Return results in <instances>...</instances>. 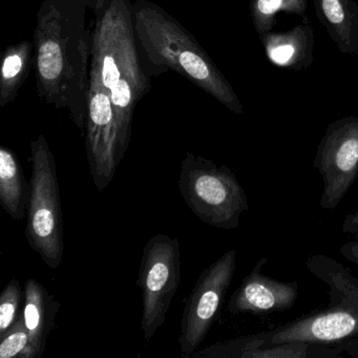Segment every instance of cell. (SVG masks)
<instances>
[{"label": "cell", "mask_w": 358, "mask_h": 358, "mask_svg": "<svg viewBox=\"0 0 358 358\" xmlns=\"http://www.w3.org/2000/svg\"><path fill=\"white\" fill-rule=\"evenodd\" d=\"M339 253L343 255V259L358 267V241H349L341 245Z\"/></svg>", "instance_id": "20"}, {"label": "cell", "mask_w": 358, "mask_h": 358, "mask_svg": "<svg viewBox=\"0 0 358 358\" xmlns=\"http://www.w3.org/2000/svg\"><path fill=\"white\" fill-rule=\"evenodd\" d=\"M180 282L179 241L167 234H156L144 247L137 278L142 291L141 329L146 343L166 320Z\"/></svg>", "instance_id": "7"}, {"label": "cell", "mask_w": 358, "mask_h": 358, "mask_svg": "<svg viewBox=\"0 0 358 358\" xmlns=\"http://www.w3.org/2000/svg\"><path fill=\"white\" fill-rule=\"evenodd\" d=\"M91 64L97 69L112 99L120 163L129 150L137 104L152 87L136 37L131 0H102Z\"/></svg>", "instance_id": "3"}, {"label": "cell", "mask_w": 358, "mask_h": 358, "mask_svg": "<svg viewBox=\"0 0 358 358\" xmlns=\"http://www.w3.org/2000/svg\"><path fill=\"white\" fill-rule=\"evenodd\" d=\"M35 64V45L29 41L9 45L0 66V106L5 108L17 97Z\"/></svg>", "instance_id": "16"}, {"label": "cell", "mask_w": 358, "mask_h": 358, "mask_svg": "<svg viewBox=\"0 0 358 358\" xmlns=\"http://www.w3.org/2000/svg\"><path fill=\"white\" fill-rule=\"evenodd\" d=\"M178 187L188 208L219 229L238 228L249 209L246 192L229 167L192 152L184 155Z\"/></svg>", "instance_id": "5"}, {"label": "cell", "mask_w": 358, "mask_h": 358, "mask_svg": "<svg viewBox=\"0 0 358 358\" xmlns=\"http://www.w3.org/2000/svg\"><path fill=\"white\" fill-rule=\"evenodd\" d=\"M31 184L27 182L17 156L10 148H0V204L15 220L28 213Z\"/></svg>", "instance_id": "15"}, {"label": "cell", "mask_w": 358, "mask_h": 358, "mask_svg": "<svg viewBox=\"0 0 358 358\" xmlns=\"http://www.w3.org/2000/svg\"><path fill=\"white\" fill-rule=\"evenodd\" d=\"M85 138L92 179L98 192H103L120 164L118 134L110 93L102 85L97 69L92 64Z\"/></svg>", "instance_id": "10"}, {"label": "cell", "mask_w": 358, "mask_h": 358, "mask_svg": "<svg viewBox=\"0 0 358 358\" xmlns=\"http://www.w3.org/2000/svg\"><path fill=\"white\" fill-rule=\"evenodd\" d=\"M307 0H251L250 14L259 36L271 32L280 12L296 14L305 17Z\"/></svg>", "instance_id": "17"}, {"label": "cell", "mask_w": 358, "mask_h": 358, "mask_svg": "<svg viewBox=\"0 0 358 358\" xmlns=\"http://www.w3.org/2000/svg\"><path fill=\"white\" fill-rule=\"evenodd\" d=\"M313 167L322 180L320 208L333 210L358 177V117H343L328 125Z\"/></svg>", "instance_id": "9"}, {"label": "cell", "mask_w": 358, "mask_h": 358, "mask_svg": "<svg viewBox=\"0 0 358 358\" xmlns=\"http://www.w3.org/2000/svg\"><path fill=\"white\" fill-rule=\"evenodd\" d=\"M236 268V250L230 249L199 275L182 313L179 351L184 357L196 352L220 317Z\"/></svg>", "instance_id": "8"}, {"label": "cell", "mask_w": 358, "mask_h": 358, "mask_svg": "<svg viewBox=\"0 0 358 358\" xmlns=\"http://www.w3.org/2000/svg\"><path fill=\"white\" fill-rule=\"evenodd\" d=\"M60 307L62 303L38 280H27L22 313L29 333V345L22 358L43 357Z\"/></svg>", "instance_id": "12"}, {"label": "cell", "mask_w": 358, "mask_h": 358, "mask_svg": "<svg viewBox=\"0 0 358 358\" xmlns=\"http://www.w3.org/2000/svg\"><path fill=\"white\" fill-rule=\"evenodd\" d=\"M341 230L343 234H358V208L347 213L341 224Z\"/></svg>", "instance_id": "21"}, {"label": "cell", "mask_w": 358, "mask_h": 358, "mask_svg": "<svg viewBox=\"0 0 358 358\" xmlns=\"http://www.w3.org/2000/svg\"><path fill=\"white\" fill-rule=\"evenodd\" d=\"M32 152L31 194L26 236L31 248L48 267L57 269L64 257V217L57 166L45 135L30 144Z\"/></svg>", "instance_id": "6"}, {"label": "cell", "mask_w": 358, "mask_h": 358, "mask_svg": "<svg viewBox=\"0 0 358 358\" xmlns=\"http://www.w3.org/2000/svg\"><path fill=\"white\" fill-rule=\"evenodd\" d=\"M102 0H43L34 31L39 98L85 133L94 30Z\"/></svg>", "instance_id": "1"}, {"label": "cell", "mask_w": 358, "mask_h": 358, "mask_svg": "<svg viewBox=\"0 0 358 358\" xmlns=\"http://www.w3.org/2000/svg\"><path fill=\"white\" fill-rule=\"evenodd\" d=\"M22 289L20 280L12 278L0 294V337L3 336L20 316Z\"/></svg>", "instance_id": "18"}, {"label": "cell", "mask_w": 358, "mask_h": 358, "mask_svg": "<svg viewBox=\"0 0 358 358\" xmlns=\"http://www.w3.org/2000/svg\"><path fill=\"white\" fill-rule=\"evenodd\" d=\"M307 269L329 286V305L272 330L213 343L217 358H247L253 350L290 341L335 345L358 337V278L328 255H314Z\"/></svg>", "instance_id": "2"}, {"label": "cell", "mask_w": 358, "mask_h": 358, "mask_svg": "<svg viewBox=\"0 0 358 358\" xmlns=\"http://www.w3.org/2000/svg\"><path fill=\"white\" fill-rule=\"evenodd\" d=\"M315 13L343 54L358 57V5L355 0H313Z\"/></svg>", "instance_id": "14"}, {"label": "cell", "mask_w": 358, "mask_h": 358, "mask_svg": "<svg viewBox=\"0 0 358 358\" xmlns=\"http://www.w3.org/2000/svg\"><path fill=\"white\" fill-rule=\"evenodd\" d=\"M267 264L268 257H261L250 273L242 280L230 297L227 305L229 313L263 315L286 311L294 306L299 299V282H282L266 275L263 268Z\"/></svg>", "instance_id": "11"}, {"label": "cell", "mask_w": 358, "mask_h": 358, "mask_svg": "<svg viewBox=\"0 0 358 358\" xmlns=\"http://www.w3.org/2000/svg\"><path fill=\"white\" fill-rule=\"evenodd\" d=\"M28 345L29 333L22 312L13 326L0 337V358H22Z\"/></svg>", "instance_id": "19"}, {"label": "cell", "mask_w": 358, "mask_h": 358, "mask_svg": "<svg viewBox=\"0 0 358 358\" xmlns=\"http://www.w3.org/2000/svg\"><path fill=\"white\" fill-rule=\"evenodd\" d=\"M133 18L140 54L150 77L173 71L230 112L243 115L244 108L234 87L183 24L150 0H136Z\"/></svg>", "instance_id": "4"}, {"label": "cell", "mask_w": 358, "mask_h": 358, "mask_svg": "<svg viewBox=\"0 0 358 358\" xmlns=\"http://www.w3.org/2000/svg\"><path fill=\"white\" fill-rule=\"evenodd\" d=\"M335 345L343 350V352H345L351 357H358V337L343 341V343H337Z\"/></svg>", "instance_id": "22"}, {"label": "cell", "mask_w": 358, "mask_h": 358, "mask_svg": "<svg viewBox=\"0 0 358 358\" xmlns=\"http://www.w3.org/2000/svg\"><path fill=\"white\" fill-rule=\"evenodd\" d=\"M262 43L272 64L288 70L301 71L314 62V33L307 17L291 30L261 35Z\"/></svg>", "instance_id": "13"}]
</instances>
